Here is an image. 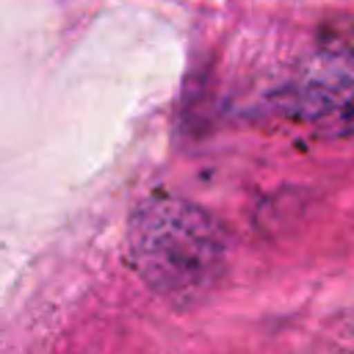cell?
I'll list each match as a JSON object with an SVG mask.
<instances>
[{"mask_svg": "<svg viewBox=\"0 0 354 354\" xmlns=\"http://www.w3.org/2000/svg\"><path fill=\"white\" fill-rule=\"evenodd\" d=\"M127 249L144 285L174 307L207 299L227 271V238L213 216L177 196H144L130 213Z\"/></svg>", "mask_w": 354, "mask_h": 354, "instance_id": "1", "label": "cell"}, {"mask_svg": "<svg viewBox=\"0 0 354 354\" xmlns=\"http://www.w3.org/2000/svg\"><path fill=\"white\" fill-rule=\"evenodd\" d=\"M288 111L324 133H354V64L329 61L288 88Z\"/></svg>", "mask_w": 354, "mask_h": 354, "instance_id": "2", "label": "cell"}]
</instances>
